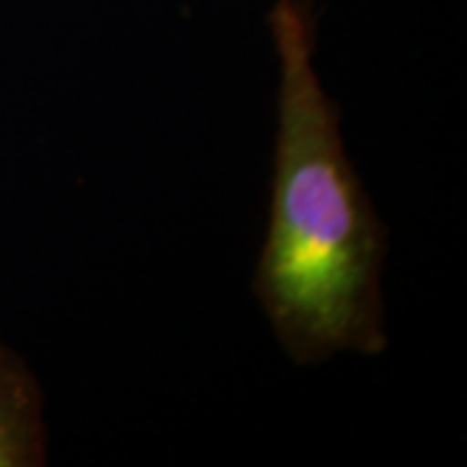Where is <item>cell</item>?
I'll list each match as a JSON object with an SVG mask.
<instances>
[{
	"mask_svg": "<svg viewBox=\"0 0 467 467\" xmlns=\"http://www.w3.org/2000/svg\"><path fill=\"white\" fill-rule=\"evenodd\" d=\"M278 60L270 211L252 291L284 353L301 367L387 348V229L353 167L340 109L317 73L306 0L267 16Z\"/></svg>",
	"mask_w": 467,
	"mask_h": 467,
	"instance_id": "cell-1",
	"label": "cell"
},
{
	"mask_svg": "<svg viewBox=\"0 0 467 467\" xmlns=\"http://www.w3.org/2000/svg\"><path fill=\"white\" fill-rule=\"evenodd\" d=\"M47 462L45 395L24 356L0 340V467Z\"/></svg>",
	"mask_w": 467,
	"mask_h": 467,
	"instance_id": "cell-2",
	"label": "cell"
}]
</instances>
